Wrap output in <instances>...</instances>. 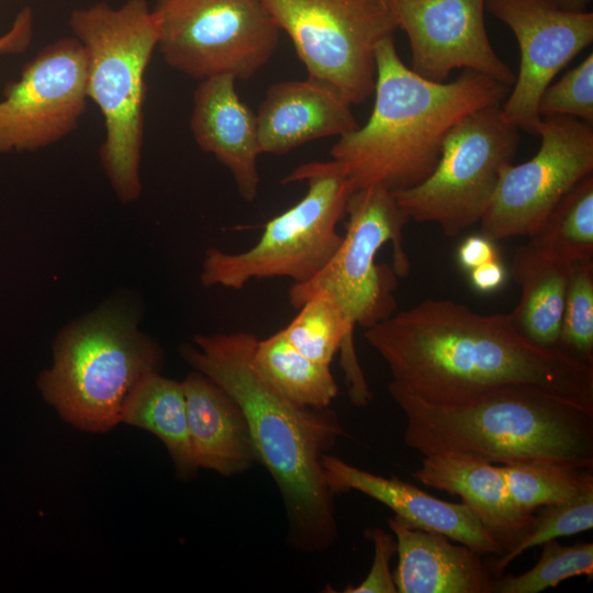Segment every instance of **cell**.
<instances>
[{"mask_svg":"<svg viewBox=\"0 0 593 593\" xmlns=\"http://www.w3.org/2000/svg\"><path fill=\"white\" fill-rule=\"evenodd\" d=\"M181 383L197 469L230 477L258 462L246 417L235 400L198 371Z\"/></svg>","mask_w":593,"mask_h":593,"instance_id":"obj_21","label":"cell"},{"mask_svg":"<svg viewBox=\"0 0 593 593\" xmlns=\"http://www.w3.org/2000/svg\"><path fill=\"white\" fill-rule=\"evenodd\" d=\"M365 537L373 544L374 556L369 573L358 585H348L345 593H396L390 561L396 553V540L393 534L381 528H367Z\"/></svg>","mask_w":593,"mask_h":593,"instance_id":"obj_32","label":"cell"},{"mask_svg":"<svg viewBox=\"0 0 593 593\" xmlns=\"http://www.w3.org/2000/svg\"><path fill=\"white\" fill-rule=\"evenodd\" d=\"M69 25L87 51V93L104 121L102 167L118 199L130 203L142 191L145 75L158 43L155 16L146 0L119 8L101 1L75 9Z\"/></svg>","mask_w":593,"mask_h":593,"instance_id":"obj_5","label":"cell"},{"mask_svg":"<svg viewBox=\"0 0 593 593\" xmlns=\"http://www.w3.org/2000/svg\"><path fill=\"white\" fill-rule=\"evenodd\" d=\"M396 540L393 580L399 593H493L492 572L480 553L444 534L416 528L394 515L388 521Z\"/></svg>","mask_w":593,"mask_h":593,"instance_id":"obj_19","label":"cell"},{"mask_svg":"<svg viewBox=\"0 0 593 593\" xmlns=\"http://www.w3.org/2000/svg\"><path fill=\"white\" fill-rule=\"evenodd\" d=\"M34 29V15L26 5L15 15L11 27L0 36V54H20L31 44Z\"/></svg>","mask_w":593,"mask_h":593,"instance_id":"obj_33","label":"cell"},{"mask_svg":"<svg viewBox=\"0 0 593 593\" xmlns=\"http://www.w3.org/2000/svg\"><path fill=\"white\" fill-rule=\"evenodd\" d=\"M295 317L281 329L284 337L309 359L331 366L340 351V365L350 401L357 406L367 405L372 393L359 365L354 328L340 309L324 293H315L299 309Z\"/></svg>","mask_w":593,"mask_h":593,"instance_id":"obj_23","label":"cell"},{"mask_svg":"<svg viewBox=\"0 0 593 593\" xmlns=\"http://www.w3.org/2000/svg\"><path fill=\"white\" fill-rule=\"evenodd\" d=\"M235 83L231 75L200 80L193 93L190 130L197 145L230 171L240 198L251 202L260 183L257 119Z\"/></svg>","mask_w":593,"mask_h":593,"instance_id":"obj_17","label":"cell"},{"mask_svg":"<svg viewBox=\"0 0 593 593\" xmlns=\"http://www.w3.org/2000/svg\"><path fill=\"white\" fill-rule=\"evenodd\" d=\"M558 346L593 365V261L570 267Z\"/></svg>","mask_w":593,"mask_h":593,"instance_id":"obj_30","label":"cell"},{"mask_svg":"<svg viewBox=\"0 0 593 593\" xmlns=\"http://www.w3.org/2000/svg\"><path fill=\"white\" fill-rule=\"evenodd\" d=\"M160 350L137 327L127 306L108 304L66 326L54 345V362L38 389L66 422L92 433L121 423L136 385L158 371Z\"/></svg>","mask_w":593,"mask_h":593,"instance_id":"obj_6","label":"cell"},{"mask_svg":"<svg viewBox=\"0 0 593 593\" xmlns=\"http://www.w3.org/2000/svg\"><path fill=\"white\" fill-rule=\"evenodd\" d=\"M538 112L541 118L572 116L589 124L593 122V54L569 70L559 81L542 92Z\"/></svg>","mask_w":593,"mask_h":593,"instance_id":"obj_31","label":"cell"},{"mask_svg":"<svg viewBox=\"0 0 593 593\" xmlns=\"http://www.w3.org/2000/svg\"><path fill=\"white\" fill-rule=\"evenodd\" d=\"M518 142V130L504 120L501 104L482 108L447 134L434 171L394 191V198L409 219L436 223L454 237L480 222Z\"/></svg>","mask_w":593,"mask_h":593,"instance_id":"obj_11","label":"cell"},{"mask_svg":"<svg viewBox=\"0 0 593 593\" xmlns=\"http://www.w3.org/2000/svg\"><path fill=\"white\" fill-rule=\"evenodd\" d=\"M555 5L570 11H584L591 0H549Z\"/></svg>","mask_w":593,"mask_h":593,"instance_id":"obj_36","label":"cell"},{"mask_svg":"<svg viewBox=\"0 0 593 593\" xmlns=\"http://www.w3.org/2000/svg\"><path fill=\"white\" fill-rule=\"evenodd\" d=\"M570 267L544 256L529 243L515 251L511 273L522 298L511 316L516 329L536 345L559 347Z\"/></svg>","mask_w":593,"mask_h":593,"instance_id":"obj_22","label":"cell"},{"mask_svg":"<svg viewBox=\"0 0 593 593\" xmlns=\"http://www.w3.org/2000/svg\"><path fill=\"white\" fill-rule=\"evenodd\" d=\"M411 47V69L445 82L458 68L512 87L516 75L494 52L484 23L485 0H389Z\"/></svg>","mask_w":593,"mask_h":593,"instance_id":"obj_15","label":"cell"},{"mask_svg":"<svg viewBox=\"0 0 593 593\" xmlns=\"http://www.w3.org/2000/svg\"><path fill=\"white\" fill-rule=\"evenodd\" d=\"M87 51L75 36L43 47L2 91L0 153L38 150L74 132L87 110Z\"/></svg>","mask_w":593,"mask_h":593,"instance_id":"obj_13","label":"cell"},{"mask_svg":"<svg viewBox=\"0 0 593 593\" xmlns=\"http://www.w3.org/2000/svg\"><path fill=\"white\" fill-rule=\"evenodd\" d=\"M152 11L165 63L198 80L249 79L279 42L280 29L264 0H156Z\"/></svg>","mask_w":593,"mask_h":593,"instance_id":"obj_9","label":"cell"},{"mask_svg":"<svg viewBox=\"0 0 593 593\" xmlns=\"http://www.w3.org/2000/svg\"><path fill=\"white\" fill-rule=\"evenodd\" d=\"M539 150L507 164L483 213L481 235L491 240L530 236L557 203L593 170L592 124L572 116L541 118Z\"/></svg>","mask_w":593,"mask_h":593,"instance_id":"obj_12","label":"cell"},{"mask_svg":"<svg viewBox=\"0 0 593 593\" xmlns=\"http://www.w3.org/2000/svg\"><path fill=\"white\" fill-rule=\"evenodd\" d=\"M250 362L271 389L296 406L326 409L337 396L338 385L331 366L305 357L281 329L257 339Z\"/></svg>","mask_w":593,"mask_h":593,"instance_id":"obj_25","label":"cell"},{"mask_svg":"<svg viewBox=\"0 0 593 593\" xmlns=\"http://www.w3.org/2000/svg\"><path fill=\"white\" fill-rule=\"evenodd\" d=\"M249 332L199 334L181 348L195 371L221 387L242 409L260 462L275 480L287 511L289 541L305 552L331 547L338 536L334 493L322 457L344 434L332 410L300 407L254 370L257 342Z\"/></svg>","mask_w":593,"mask_h":593,"instance_id":"obj_2","label":"cell"},{"mask_svg":"<svg viewBox=\"0 0 593 593\" xmlns=\"http://www.w3.org/2000/svg\"><path fill=\"white\" fill-rule=\"evenodd\" d=\"M121 422L157 436L166 446L180 477L187 478L195 472L181 382L165 378L158 371L149 373L130 394Z\"/></svg>","mask_w":593,"mask_h":593,"instance_id":"obj_24","label":"cell"},{"mask_svg":"<svg viewBox=\"0 0 593 593\" xmlns=\"http://www.w3.org/2000/svg\"><path fill=\"white\" fill-rule=\"evenodd\" d=\"M459 265L467 271L499 259L493 240L483 235H472L463 239L457 250Z\"/></svg>","mask_w":593,"mask_h":593,"instance_id":"obj_34","label":"cell"},{"mask_svg":"<svg viewBox=\"0 0 593 593\" xmlns=\"http://www.w3.org/2000/svg\"><path fill=\"white\" fill-rule=\"evenodd\" d=\"M500 466L512 503L525 514L593 490V463L528 459Z\"/></svg>","mask_w":593,"mask_h":593,"instance_id":"obj_26","label":"cell"},{"mask_svg":"<svg viewBox=\"0 0 593 593\" xmlns=\"http://www.w3.org/2000/svg\"><path fill=\"white\" fill-rule=\"evenodd\" d=\"M350 105L333 87L309 77L271 85L256 113L260 153L283 155L355 130Z\"/></svg>","mask_w":593,"mask_h":593,"instance_id":"obj_18","label":"cell"},{"mask_svg":"<svg viewBox=\"0 0 593 593\" xmlns=\"http://www.w3.org/2000/svg\"><path fill=\"white\" fill-rule=\"evenodd\" d=\"M469 272L473 289L481 293L496 291L506 280V270L499 259L482 264Z\"/></svg>","mask_w":593,"mask_h":593,"instance_id":"obj_35","label":"cell"},{"mask_svg":"<svg viewBox=\"0 0 593 593\" xmlns=\"http://www.w3.org/2000/svg\"><path fill=\"white\" fill-rule=\"evenodd\" d=\"M421 483L459 495L490 536L512 549L529 528L534 514L518 511L512 503L501 466L459 452L423 456L412 473Z\"/></svg>","mask_w":593,"mask_h":593,"instance_id":"obj_20","label":"cell"},{"mask_svg":"<svg viewBox=\"0 0 593 593\" xmlns=\"http://www.w3.org/2000/svg\"><path fill=\"white\" fill-rule=\"evenodd\" d=\"M544 256L572 266L593 261V177L574 186L528 236Z\"/></svg>","mask_w":593,"mask_h":593,"instance_id":"obj_27","label":"cell"},{"mask_svg":"<svg viewBox=\"0 0 593 593\" xmlns=\"http://www.w3.org/2000/svg\"><path fill=\"white\" fill-rule=\"evenodd\" d=\"M390 385L438 405H458L504 388H532L593 409V365L524 337L510 314H479L427 299L365 329Z\"/></svg>","mask_w":593,"mask_h":593,"instance_id":"obj_1","label":"cell"},{"mask_svg":"<svg viewBox=\"0 0 593 593\" xmlns=\"http://www.w3.org/2000/svg\"><path fill=\"white\" fill-rule=\"evenodd\" d=\"M537 563L519 575H507L492 581L493 593H539L577 575H593V544L577 542L566 546L557 539L541 545Z\"/></svg>","mask_w":593,"mask_h":593,"instance_id":"obj_28","label":"cell"},{"mask_svg":"<svg viewBox=\"0 0 593 593\" xmlns=\"http://www.w3.org/2000/svg\"><path fill=\"white\" fill-rule=\"evenodd\" d=\"M306 182L302 199L264 225L249 249L228 253L209 248L201 283L239 290L251 280L289 278L303 283L318 273L338 249V222L355 184L346 167L335 160L310 161L294 168L282 183Z\"/></svg>","mask_w":593,"mask_h":593,"instance_id":"obj_7","label":"cell"},{"mask_svg":"<svg viewBox=\"0 0 593 593\" xmlns=\"http://www.w3.org/2000/svg\"><path fill=\"white\" fill-rule=\"evenodd\" d=\"M593 528V490L584 491L562 503L542 506L521 540L496 557L490 571L500 574L514 559L529 548Z\"/></svg>","mask_w":593,"mask_h":593,"instance_id":"obj_29","label":"cell"},{"mask_svg":"<svg viewBox=\"0 0 593 593\" xmlns=\"http://www.w3.org/2000/svg\"><path fill=\"white\" fill-rule=\"evenodd\" d=\"M508 90L472 70L450 82L428 80L401 60L393 36L385 37L376 49L372 112L365 125L339 136L331 155L356 189L414 187L434 171L452 127L482 108L502 104Z\"/></svg>","mask_w":593,"mask_h":593,"instance_id":"obj_3","label":"cell"},{"mask_svg":"<svg viewBox=\"0 0 593 593\" xmlns=\"http://www.w3.org/2000/svg\"><path fill=\"white\" fill-rule=\"evenodd\" d=\"M346 215V233L336 253L313 278L293 283L288 298L298 310L313 294L324 293L354 329H367L395 313L396 277L411 270L403 247L410 219L393 192L379 184L355 189Z\"/></svg>","mask_w":593,"mask_h":593,"instance_id":"obj_8","label":"cell"},{"mask_svg":"<svg viewBox=\"0 0 593 593\" xmlns=\"http://www.w3.org/2000/svg\"><path fill=\"white\" fill-rule=\"evenodd\" d=\"M307 77L350 104L374 89L376 49L399 29L389 0H264Z\"/></svg>","mask_w":593,"mask_h":593,"instance_id":"obj_10","label":"cell"},{"mask_svg":"<svg viewBox=\"0 0 593 593\" xmlns=\"http://www.w3.org/2000/svg\"><path fill=\"white\" fill-rule=\"evenodd\" d=\"M514 33L519 71L501 112L506 122L537 134L539 99L556 75L593 41V13L561 9L549 0H485Z\"/></svg>","mask_w":593,"mask_h":593,"instance_id":"obj_14","label":"cell"},{"mask_svg":"<svg viewBox=\"0 0 593 593\" xmlns=\"http://www.w3.org/2000/svg\"><path fill=\"white\" fill-rule=\"evenodd\" d=\"M388 390L405 415V445L423 456L593 463V409L532 388L497 389L458 405L432 404L390 384Z\"/></svg>","mask_w":593,"mask_h":593,"instance_id":"obj_4","label":"cell"},{"mask_svg":"<svg viewBox=\"0 0 593 593\" xmlns=\"http://www.w3.org/2000/svg\"><path fill=\"white\" fill-rule=\"evenodd\" d=\"M322 468L334 494L358 491L384 504L416 528L444 534L481 556L503 553L502 547L463 503L437 499L395 475L384 478L328 454L322 457Z\"/></svg>","mask_w":593,"mask_h":593,"instance_id":"obj_16","label":"cell"}]
</instances>
